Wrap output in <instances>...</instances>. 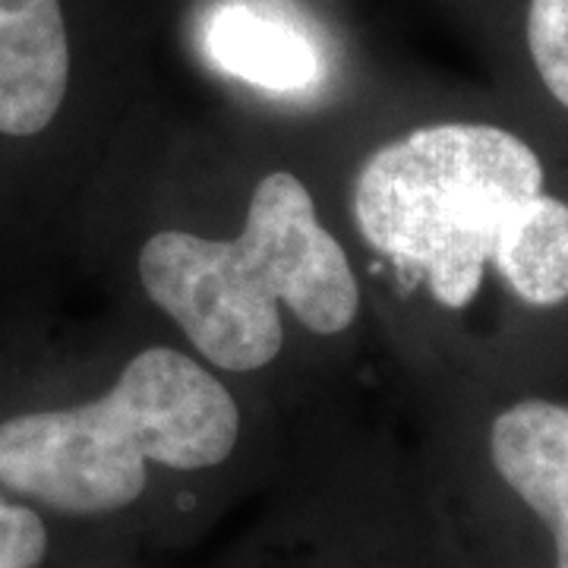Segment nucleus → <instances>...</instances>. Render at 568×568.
<instances>
[{"instance_id": "1", "label": "nucleus", "mask_w": 568, "mask_h": 568, "mask_svg": "<svg viewBox=\"0 0 568 568\" xmlns=\"http://www.w3.org/2000/svg\"><path fill=\"white\" fill-rule=\"evenodd\" d=\"M241 410L174 347H145L104 395L0 410V493L67 518L111 515L149 487V467L205 470L231 458Z\"/></svg>"}, {"instance_id": "7", "label": "nucleus", "mask_w": 568, "mask_h": 568, "mask_svg": "<svg viewBox=\"0 0 568 568\" xmlns=\"http://www.w3.org/2000/svg\"><path fill=\"white\" fill-rule=\"evenodd\" d=\"M489 263L528 304L568 301V205L544 190L528 196L508 215Z\"/></svg>"}, {"instance_id": "9", "label": "nucleus", "mask_w": 568, "mask_h": 568, "mask_svg": "<svg viewBox=\"0 0 568 568\" xmlns=\"http://www.w3.org/2000/svg\"><path fill=\"white\" fill-rule=\"evenodd\" d=\"M51 552L44 511L0 493V568H41Z\"/></svg>"}, {"instance_id": "8", "label": "nucleus", "mask_w": 568, "mask_h": 568, "mask_svg": "<svg viewBox=\"0 0 568 568\" xmlns=\"http://www.w3.org/2000/svg\"><path fill=\"white\" fill-rule=\"evenodd\" d=\"M525 44L544 89L568 108V0H528Z\"/></svg>"}, {"instance_id": "4", "label": "nucleus", "mask_w": 568, "mask_h": 568, "mask_svg": "<svg viewBox=\"0 0 568 568\" xmlns=\"http://www.w3.org/2000/svg\"><path fill=\"white\" fill-rule=\"evenodd\" d=\"M92 54V0H0V205L17 162L61 130Z\"/></svg>"}, {"instance_id": "2", "label": "nucleus", "mask_w": 568, "mask_h": 568, "mask_svg": "<svg viewBox=\"0 0 568 568\" xmlns=\"http://www.w3.org/2000/svg\"><path fill=\"white\" fill-rule=\"evenodd\" d=\"M136 272L149 301L227 373L263 369L278 357L282 304L316 335H342L361 310L347 253L291 171L256 183L237 237L159 231L142 244Z\"/></svg>"}, {"instance_id": "3", "label": "nucleus", "mask_w": 568, "mask_h": 568, "mask_svg": "<svg viewBox=\"0 0 568 568\" xmlns=\"http://www.w3.org/2000/svg\"><path fill=\"white\" fill-rule=\"evenodd\" d=\"M544 190V162L493 123H429L376 149L354 183V222L395 265L424 275L433 297L465 310L508 215Z\"/></svg>"}, {"instance_id": "6", "label": "nucleus", "mask_w": 568, "mask_h": 568, "mask_svg": "<svg viewBox=\"0 0 568 568\" xmlns=\"http://www.w3.org/2000/svg\"><path fill=\"white\" fill-rule=\"evenodd\" d=\"M499 477L552 530L556 568H568V405L528 398L503 410L489 429Z\"/></svg>"}, {"instance_id": "5", "label": "nucleus", "mask_w": 568, "mask_h": 568, "mask_svg": "<svg viewBox=\"0 0 568 568\" xmlns=\"http://www.w3.org/2000/svg\"><path fill=\"white\" fill-rule=\"evenodd\" d=\"M203 44L227 77L268 92H304L325 70L306 22L275 0H222L205 17Z\"/></svg>"}]
</instances>
